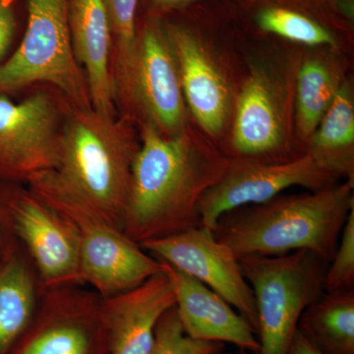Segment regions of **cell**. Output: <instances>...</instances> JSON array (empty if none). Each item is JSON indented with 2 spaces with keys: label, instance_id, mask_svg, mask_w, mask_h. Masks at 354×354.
Instances as JSON below:
<instances>
[{
  "label": "cell",
  "instance_id": "1",
  "mask_svg": "<svg viewBox=\"0 0 354 354\" xmlns=\"http://www.w3.org/2000/svg\"><path fill=\"white\" fill-rule=\"evenodd\" d=\"M227 164L225 153L187 127L165 136L151 123H144L133 162L123 234L141 245L200 227L198 204Z\"/></svg>",
  "mask_w": 354,
  "mask_h": 354
},
{
  "label": "cell",
  "instance_id": "2",
  "mask_svg": "<svg viewBox=\"0 0 354 354\" xmlns=\"http://www.w3.org/2000/svg\"><path fill=\"white\" fill-rule=\"evenodd\" d=\"M353 186L344 181L232 209L218 218L213 234L237 259L307 250L329 264L354 208Z\"/></svg>",
  "mask_w": 354,
  "mask_h": 354
},
{
  "label": "cell",
  "instance_id": "3",
  "mask_svg": "<svg viewBox=\"0 0 354 354\" xmlns=\"http://www.w3.org/2000/svg\"><path fill=\"white\" fill-rule=\"evenodd\" d=\"M140 143L127 125L75 108L60 135L55 174L70 192L122 230Z\"/></svg>",
  "mask_w": 354,
  "mask_h": 354
},
{
  "label": "cell",
  "instance_id": "4",
  "mask_svg": "<svg viewBox=\"0 0 354 354\" xmlns=\"http://www.w3.org/2000/svg\"><path fill=\"white\" fill-rule=\"evenodd\" d=\"M27 184L32 193L75 228L84 283L102 297L131 290L164 271L162 261L146 252L99 212L70 192L55 171L37 174Z\"/></svg>",
  "mask_w": 354,
  "mask_h": 354
},
{
  "label": "cell",
  "instance_id": "5",
  "mask_svg": "<svg viewBox=\"0 0 354 354\" xmlns=\"http://www.w3.org/2000/svg\"><path fill=\"white\" fill-rule=\"evenodd\" d=\"M257 309L256 354H288L304 310L325 292L328 263L311 251L239 258Z\"/></svg>",
  "mask_w": 354,
  "mask_h": 354
},
{
  "label": "cell",
  "instance_id": "6",
  "mask_svg": "<svg viewBox=\"0 0 354 354\" xmlns=\"http://www.w3.org/2000/svg\"><path fill=\"white\" fill-rule=\"evenodd\" d=\"M70 0H27L28 26L15 53L0 65V94L34 83L53 84L75 108L92 109L72 48Z\"/></svg>",
  "mask_w": 354,
  "mask_h": 354
},
{
  "label": "cell",
  "instance_id": "7",
  "mask_svg": "<svg viewBox=\"0 0 354 354\" xmlns=\"http://www.w3.org/2000/svg\"><path fill=\"white\" fill-rule=\"evenodd\" d=\"M101 300L85 286L41 290L31 322L6 354H111Z\"/></svg>",
  "mask_w": 354,
  "mask_h": 354
},
{
  "label": "cell",
  "instance_id": "8",
  "mask_svg": "<svg viewBox=\"0 0 354 354\" xmlns=\"http://www.w3.org/2000/svg\"><path fill=\"white\" fill-rule=\"evenodd\" d=\"M120 83L146 122L162 134L174 136L187 127L178 66L162 18L146 15L137 27L134 53Z\"/></svg>",
  "mask_w": 354,
  "mask_h": 354
},
{
  "label": "cell",
  "instance_id": "9",
  "mask_svg": "<svg viewBox=\"0 0 354 354\" xmlns=\"http://www.w3.org/2000/svg\"><path fill=\"white\" fill-rule=\"evenodd\" d=\"M190 9L193 15L186 19H162L176 55L184 100L203 131L220 138L232 113V90L209 53L212 13L201 7Z\"/></svg>",
  "mask_w": 354,
  "mask_h": 354
},
{
  "label": "cell",
  "instance_id": "10",
  "mask_svg": "<svg viewBox=\"0 0 354 354\" xmlns=\"http://www.w3.org/2000/svg\"><path fill=\"white\" fill-rule=\"evenodd\" d=\"M279 78L267 67H257L246 79L237 95L234 128L223 152L227 158L274 164L306 155L288 134V88Z\"/></svg>",
  "mask_w": 354,
  "mask_h": 354
},
{
  "label": "cell",
  "instance_id": "11",
  "mask_svg": "<svg viewBox=\"0 0 354 354\" xmlns=\"http://www.w3.org/2000/svg\"><path fill=\"white\" fill-rule=\"evenodd\" d=\"M337 180L320 169L308 155L274 164L227 158L225 171L198 204L201 225L213 230L227 212L269 201L292 186L318 191L339 183Z\"/></svg>",
  "mask_w": 354,
  "mask_h": 354
},
{
  "label": "cell",
  "instance_id": "12",
  "mask_svg": "<svg viewBox=\"0 0 354 354\" xmlns=\"http://www.w3.org/2000/svg\"><path fill=\"white\" fill-rule=\"evenodd\" d=\"M14 232L31 259L41 290L86 286L75 228L28 188L11 194Z\"/></svg>",
  "mask_w": 354,
  "mask_h": 354
},
{
  "label": "cell",
  "instance_id": "13",
  "mask_svg": "<svg viewBox=\"0 0 354 354\" xmlns=\"http://www.w3.org/2000/svg\"><path fill=\"white\" fill-rule=\"evenodd\" d=\"M140 246L156 259L215 291L248 321L257 334V309L252 288L242 274L239 259L216 241L213 230L200 225Z\"/></svg>",
  "mask_w": 354,
  "mask_h": 354
},
{
  "label": "cell",
  "instance_id": "14",
  "mask_svg": "<svg viewBox=\"0 0 354 354\" xmlns=\"http://www.w3.org/2000/svg\"><path fill=\"white\" fill-rule=\"evenodd\" d=\"M55 102L38 93L14 104L0 95V174L27 181L55 171L59 160L60 135Z\"/></svg>",
  "mask_w": 354,
  "mask_h": 354
},
{
  "label": "cell",
  "instance_id": "15",
  "mask_svg": "<svg viewBox=\"0 0 354 354\" xmlns=\"http://www.w3.org/2000/svg\"><path fill=\"white\" fill-rule=\"evenodd\" d=\"M174 306L176 295L165 267L131 290L102 297L109 353L150 354L158 321Z\"/></svg>",
  "mask_w": 354,
  "mask_h": 354
},
{
  "label": "cell",
  "instance_id": "16",
  "mask_svg": "<svg viewBox=\"0 0 354 354\" xmlns=\"http://www.w3.org/2000/svg\"><path fill=\"white\" fill-rule=\"evenodd\" d=\"M245 19L262 34L308 48L337 50L353 26L342 19L335 0H237Z\"/></svg>",
  "mask_w": 354,
  "mask_h": 354
},
{
  "label": "cell",
  "instance_id": "17",
  "mask_svg": "<svg viewBox=\"0 0 354 354\" xmlns=\"http://www.w3.org/2000/svg\"><path fill=\"white\" fill-rule=\"evenodd\" d=\"M164 264L176 295L177 315L188 337L197 341L228 342L247 353H257V334L243 316L198 279Z\"/></svg>",
  "mask_w": 354,
  "mask_h": 354
},
{
  "label": "cell",
  "instance_id": "18",
  "mask_svg": "<svg viewBox=\"0 0 354 354\" xmlns=\"http://www.w3.org/2000/svg\"><path fill=\"white\" fill-rule=\"evenodd\" d=\"M69 29L72 48L86 72L91 106L113 118L116 84L109 69L111 31L102 0H70Z\"/></svg>",
  "mask_w": 354,
  "mask_h": 354
},
{
  "label": "cell",
  "instance_id": "19",
  "mask_svg": "<svg viewBox=\"0 0 354 354\" xmlns=\"http://www.w3.org/2000/svg\"><path fill=\"white\" fill-rule=\"evenodd\" d=\"M305 153L323 171L354 185V95L348 79L310 137Z\"/></svg>",
  "mask_w": 354,
  "mask_h": 354
},
{
  "label": "cell",
  "instance_id": "20",
  "mask_svg": "<svg viewBox=\"0 0 354 354\" xmlns=\"http://www.w3.org/2000/svg\"><path fill=\"white\" fill-rule=\"evenodd\" d=\"M41 288L24 248L0 268V354H6L31 322Z\"/></svg>",
  "mask_w": 354,
  "mask_h": 354
},
{
  "label": "cell",
  "instance_id": "21",
  "mask_svg": "<svg viewBox=\"0 0 354 354\" xmlns=\"http://www.w3.org/2000/svg\"><path fill=\"white\" fill-rule=\"evenodd\" d=\"M334 55L318 53L304 60L297 72V128L304 148L327 113L344 81Z\"/></svg>",
  "mask_w": 354,
  "mask_h": 354
},
{
  "label": "cell",
  "instance_id": "22",
  "mask_svg": "<svg viewBox=\"0 0 354 354\" xmlns=\"http://www.w3.org/2000/svg\"><path fill=\"white\" fill-rule=\"evenodd\" d=\"M298 332L322 354H354V290L325 291L304 310Z\"/></svg>",
  "mask_w": 354,
  "mask_h": 354
},
{
  "label": "cell",
  "instance_id": "23",
  "mask_svg": "<svg viewBox=\"0 0 354 354\" xmlns=\"http://www.w3.org/2000/svg\"><path fill=\"white\" fill-rule=\"evenodd\" d=\"M108 14L111 38L115 44L118 80L127 74L137 39L136 15L139 0H102Z\"/></svg>",
  "mask_w": 354,
  "mask_h": 354
},
{
  "label": "cell",
  "instance_id": "24",
  "mask_svg": "<svg viewBox=\"0 0 354 354\" xmlns=\"http://www.w3.org/2000/svg\"><path fill=\"white\" fill-rule=\"evenodd\" d=\"M223 348L221 342L197 341L188 337L174 306L158 321L150 354H220Z\"/></svg>",
  "mask_w": 354,
  "mask_h": 354
},
{
  "label": "cell",
  "instance_id": "25",
  "mask_svg": "<svg viewBox=\"0 0 354 354\" xmlns=\"http://www.w3.org/2000/svg\"><path fill=\"white\" fill-rule=\"evenodd\" d=\"M354 290V208L326 271L325 291Z\"/></svg>",
  "mask_w": 354,
  "mask_h": 354
},
{
  "label": "cell",
  "instance_id": "26",
  "mask_svg": "<svg viewBox=\"0 0 354 354\" xmlns=\"http://www.w3.org/2000/svg\"><path fill=\"white\" fill-rule=\"evenodd\" d=\"M10 198L9 195L6 200L0 201V268L3 267L21 247L14 232Z\"/></svg>",
  "mask_w": 354,
  "mask_h": 354
},
{
  "label": "cell",
  "instance_id": "27",
  "mask_svg": "<svg viewBox=\"0 0 354 354\" xmlns=\"http://www.w3.org/2000/svg\"><path fill=\"white\" fill-rule=\"evenodd\" d=\"M15 27L12 0H0V60L12 43Z\"/></svg>",
  "mask_w": 354,
  "mask_h": 354
},
{
  "label": "cell",
  "instance_id": "28",
  "mask_svg": "<svg viewBox=\"0 0 354 354\" xmlns=\"http://www.w3.org/2000/svg\"><path fill=\"white\" fill-rule=\"evenodd\" d=\"M205 0H146L147 16L164 18Z\"/></svg>",
  "mask_w": 354,
  "mask_h": 354
},
{
  "label": "cell",
  "instance_id": "29",
  "mask_svg": "<svg viewBox=\"0 0 354 354\" xmlns=\"http://www.w3.org/2000/svg\"><path fill=\"white\" fill-rule=\"evenodd\" d=\"M288 354H322L319 353L318 351L306 339L297 332L295 337H293L292 342H291L290 349H288Z\"/></svg>",
  "mask_w": 354,
  "mask_h": 354
},
{
  "label": "cell",
  "instance_id": "30",
  "mask_svg": "<svg viewBox=\"0 0 354 354\" xmlns=\"http://www.w3.org/2000/svg\"><path fill=\"white\" fill-rule=\"evenodd\" d=\"M220 354H248V353H247L246 351H244V349L237 348V351H234V353H223H223H221Z\"/></svg>",
  "mask_w": 354,
  "mask_h": 354
}]
</instances>
